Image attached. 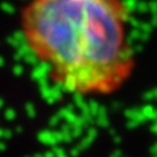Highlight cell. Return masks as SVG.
I'll use <instances>...</instances> for the list:
<instances>
[{
    "mask_svg": "<svg viewBox=\"0 0 157 157\" xmlns=\"http://www.w3.org/2000/svg\"><path fill=\"white\" fill-rule=\"evenodd\" d=\"M130 21L126 0H28L20 32L54 85L97 98L118 93L135 72Z\"/></svg>",
    "mask_w": 157,
    "mask_h": 157,
    "instance_id": "1",
    "label": "cell"
}]
</instances>
